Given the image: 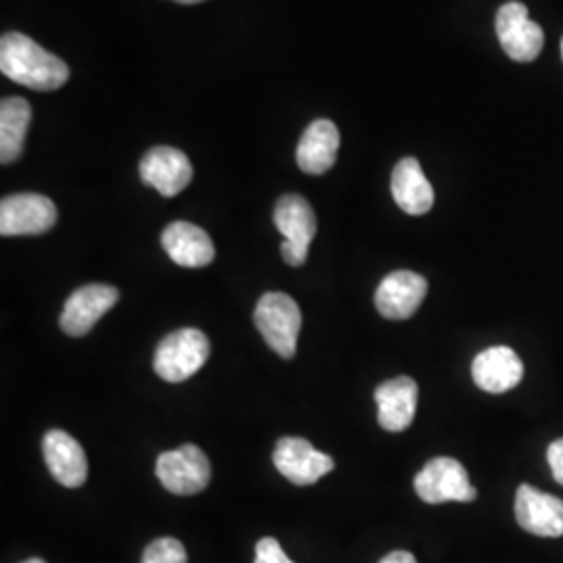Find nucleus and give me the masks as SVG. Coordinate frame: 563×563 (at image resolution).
I'll use <instances>...</instances> for the list:
<instances>
[{
	"label": "nucleus",
	"instance_id": "dca6fc26",
	"mask_svg": "<svg viewBox=\"0 0 563 563\" xmlns=\"http://www.w3.org/2000/svg\"><path fill=\"white\" fill-rule=\"evenodd\" d=\"M418 383L409 376H399L380 384L374 393L378 402V423L388 432L407 430L418 409Z\"/></svg>",
	"mask_w": 563,
	"mask_h": 563
},
{
	"label": "nucleus",
	"instance_id": "0eeeda50",
	"mask_svg": "<svg viewBox=\"0 0 563 563\" xmlns=\"http://www.w3.org/2000/svg\"><path fill=\"white\" fill-rule=\"evenodd\" d=\"M495 27L501 48L509 59L530 63L541 55L544 44L543 27L528 18V9L523 2H505L497 11Z\"/></svg>",
	"mask_w": 563,
	"mask_h": 563
},
{
	"label": "nucleus",
	"instance_id": "9d476101",
	"mask_svg": "<svg viewBox=\"0 0 563 563\" xmlns=\"http://www.w3.org/2000/svg\"><path fill=\"white\" fill-rule=\"evenodd\" d=\"M274 465L286 481L309 486L334 470V460L305 439L284 437L276 444Z\"/></svg>",
	"mask_w": 563,
	"mask_h": 563
},
{
	"label": "nucleus",
	"instance_id": "f257e3e1",
	"mask_svg": "<svg viewBox=\"0 0 563 563\" xmlns=\"http://www.w3.org/2000/svg\"><path fill=\"white\" fill-rule=\"evenodd\" d=\"M0 71L9 80L36 92H53L69 80V67L57 55L20 32H9L0 41Z\"/></svg>",
	"mask_w": 563,
	"mask_h": 563
},
{
	"label": "nucleus",
	"instance_id": "412c9836",
	"mask_svg": "<svg viewBox=\"0 0 563 563\" xmlns=\"http://www.w3.org/2000/svg\"><path fill=\"white\" fill-rule=\"evenodd\" d=\"M186 549L178 539L163 537L144 549L142 563H186Z\"/></svg>",
	"mask_w": 563,
	"mask_h": 563
},
{
	"label": "nucleus",
	"instance_id": "f3484780",
	"mask_svg": "<svg viewBox=\"0 0 563 563\" xmlns=\"http://www.w3.org/2000/svg\"><path fill=\"white\" fill-rule=\"evenodd\" d=\"M162 244L169 260L188 269H199L216 260L211 236L195 223H169L162 234Z\"/></svg>",
	"mask_w": 563,
	"mask_h": 563
},
{
	"label": "nucleus",
	"instance_id": "4468645a",
	"mask_svg": "<svg viewBox=\"0 0 563 563\" xmlns=\"http://www.w3.org/2000/svg\"><path fill=\"white\" fill-rule=\"evenodd\" d=\"M472 378L484 393L501 395L522 383L523 363L509 346H490L476 355Z\"/></svg>",
	"mask_w": 563,
	"mask_h": 563
},
{
	"label": "nucleus",
	"instance_id": "423d86ee",
	"mask_svg": "<svg viewBox=\"0 0 563 563\" xmlns=\"http://www.w3.org/2000/svg\"><path fill=\"white\" fill-rule=\"evenodd\" d=\"M157 478L174 495H197L209 486L211 463L197 444L165 451L157 460Z\"/></svg>",
	"mask_w": 563,
	"mask_h": 563
},
{
	"label": "nucleus",
	"instance_id": "1a4fd4ad",
	"mask_svg": "<svg viewBox=\"0 0 563 563\" xmlns=\"http://www.w3.org/2000/svg\"><path fill=\"white\" fill-rule=\"evenodd\" d=\"M120 290L109 284H86L69 295L60 313V330L67 336L88 334L107 311L115 307Z\"/></svg>",
	"mask_w": 563,
	"mask_h": 563
},
{
	"label": "nucleus",
	"instance_id": "b1692460",
	"mask_svg": "<svg viewBox=\"0 0 563 563\" xmlns=\"http://www.w3.org/2000/svg\"><path fill=\"white\" fill-rule=\"evenodd\" d=\"M380 563H418L416 558L409 551H393L388 555H384Z\"/></svg>",
	"mask_w": 563,
	"mask_h": 563
},
{
	"label": "nucleus",
	"instance_id": "5701e85b",
	"mask_svg": "<svg viewBox=\"0 0 563 563\" xmlns=\"http://www.w3.org/2000/svg\"><path fill=\"white\" fill-rule=\"evenodd\" d=\"M547 460H549V465H551L555 483H560L563 486V439L549 444Z\"/></svg>",
	"mask_w": 563,
	"mask_h": 563
},
{
	"label": "nucleus",
	"instance_id": "a211bd4d",
	"mask_svg": "<svg viewBox=\"0 0 563 563\" xmlns=\"http://www.w3.org/2000/svg\"><path fill=\"white\" fill-rule=\"evenodd\" d=\"M339 148L341 134L336 123L330 120H316L302 132L297 146V163L305 174L322 176L334 167Z\"/></svg>",
	"mask_w": 563,
	"mask_h": 563
},
{
	"label": "nucleus",
	"instance_id": "39448f33",
	"mask_svg": "<svg viewBox=\"0 0 563 563\" xmlns=\"http://www.w3.org/2000/svg\"><path fill=\"white\" fill-rule=\"evenodd\" d=\"M413 486L423 504H470L478 497L465 467L453 457H434L432 462L426 463L422 472L416 476Z\"/></svg>",
	"mask_w": 563,
	"mask_h": 563
},
{
	"label": "nucleus",
	"instance_id": "7ed1b4c3",
	"mask_svg": "<svg viewBox=\"0 0 563 563\" xmlns=\"http://www.w3.org/2000/svg\"><path fill=\"white\" fill-rule=\"evenodd\" d=\"M211 344L197 328H181L163 339L155 353V374L165 383L178 384L195 376L209 360Z\"/></svg>",
	"mask_w": 563,
	"mask_h": 563
},
{
	"label": "nucleus",
	"instance_id": "2eb2a0df",
	"mask_svg": "<svg viewBox=\"0 0 563 563\" xmlns=\"http://www.w3.org/2000/svg\"><path fill=\"white\" fill-rule=\"evenodd\" d=\"M44 460L57 483L78 488L88 478V460L81 444L63 430H48L42 441Z\"/></svg>",
	"mask_w": 563,
	"mask_h": 563
},
{
	"label": "nucleus",
	"instance_id": "9b49d317",
	"mask_svg": "<svg viewBox=\"0 0 563 563\" xmlns=\"http://www.w3.org/2000/svg\"><path fill=\"white\" fill-rule=\"evenodd\" d=\"M141 178L163 197H176L192 181V163L174 146H153L141 162Z\"/></svg>",
	"mask_w": 563,
	"mask_h": 563
},
{
	"label": "nucleus",
	"instance_id": "20e7f679",
	"mask_svg": "<svg viewBox=\"0 0 563 563\" xmlns=\"http://www.w3.org/2000/svg\"><path fill=\"white\" fill-rule=\"evenodd\" d=\"M274 223L280 230L284 242L280 251L284 262L292 267H299L307 262L309 244L318 232V220L313 207L301 195H284L276 202Z\"/></svg>",
	"mask_w": 563,
	"mask_h": 563
},
{
	"label": "nucleus",
	"instance_id": "aec40b11",
	"mask_svg": "<svg viewBox=\"0 0 563 563\" xmlns=\"http://www.w3.org/2000/svg\"><path fill=\"white\" fill-rule=\"evenodd\" d=\"M32 121V107L21 97L0 102V162L15 163L23 153L27 128Z\"/></svg>",
	"mask_w": 563,
	"mask_h": 563
},
{
	"label": "nucleus",
	"instance_id": "6ab92c4d",
	"mask_svg": "<svg viewBox=\"0 0 563 563\" xmlns=\"http://www.w3.org/2000/svg\"><path fill=\"white\" fill-rule=\"evenodd\" d=\"M390 190L395 202L409 216H423L434 205V190L423 176L422 165L413 157H405L395 165Z\"/></svg>",
	"mask_w": 563,
	"mask_h": 563
},
{
	"label": "nucleus",
	"instance_id": "ddd939ff",
	"mask_svg": "<svg viewBox=\"0 0 563 563\" xmlns=\"http://www.w3.org/2000/svg\"><path fill=\"white\" fill-rule=\"evenodd\" d=\"M516 520L534 537L558 539L563 534V501L522 484L516 493Z\"/></svg>",
	"mask_w": 563,
	"mask_h": 563
},
{
	"label": "nucleus",
	"instance_id": "393cba45",
	"mask_svg": "<svg viewBox=\"0 0 563 563\" xmlns=\"http://www.w3.org/2000/svg\"><path fill=\"white\" fill-rule=\"evenodd\" d=\"M174 2H180V4H199V2H205V0H174Z\"/></svg>",
	"mask_w": 563,
	"mask_h": 563
},
{
	"label": "nucleus",
	"instance_id": "f8f14e48",
	"mask_svg": "<svg viewBox=\"0 0 563 563\" xmlns=\"http://www.w3.org/2000/svg\"><path fill=\"white\" fill-rule=\"evenodd\" d=\"M428 295V282L420 274L399 269L388 274L376 290V309L386 320H409Z\"/></svg>",
	"mask_w": 563,
	"mask_h": 563
},
{
	"label": "nucleus",
	"instance_id": "bb28decb",
	"mask_svg": "<svg viewBox=\"0 0 563 563\" xmlns=\"http://www.w3.org/2000/svg\"><path fill=\"white\" fill-rule=\"evenodd\" d=\"M562 55H563V41H562Z\"/></svg>",
	"mask_w": 563,
	"mask_h": 563
},
{
	"label": "nucleus",
	"instance_id": "4be33fe9",
	"mask_svg": "<svg viewBox=\"0 0 563 563\" xmlns=\"http://www.w3.org/2000/svg\"><path fill=\"white\" fill-rule=\"evenodd\" d=\"M255 563H295L282 549V544L272 539V537H265L262 539L257 547H255Z\"/></svg>",
	"mask_w": 563,
	"mask_h": 563
},
{
	"label": "nucleus",
	"instance_id": "6e6552de",
	"mask_svg": "<svg viewBox=\"0 0 563 563\" xmlns=\"http://www.w3.org/2000/svg\"><path fill=\"white\" fill-rule=\"evenodd\" d=\"M57 207L44 195L21 192L4 197L0 202L2 236H36L57 223Z\"/></svg>",
	"mask_w": 563,
	"mask_h": 563
},
{
	"label": "nucleus",
	"instance_id": "a878e982",
	"mask_svg": "<svg viewBox=\"0 0 563 563\" xmlns=\"http://www.w3.org/2000/svg\"><path fill=\"white\" fill-rule=\"evenodd\" d=\"M23 563H46V562H42V560H38V558H32V560H27V562H23Z\"/></svg>",
	"mask_w": 563,
	"mask_h": 563
},
{
	"label": "nucleus",
	"instance_id": "f03ea898",
	"mask_svg": "<svg viewBox=\"0 0 563 563\" xmlns=\"http://www.w3.org/2000/svg\"><path fill=\"white\" fill-rule=\"evenodd\" d=\"M253 320L274 353L284 360L295 357L302 316L292 297L284 292H265L255 307Z\"/></svg>",
	"mask_w": 563,
	"mask_h": 563
}]
</instances>
